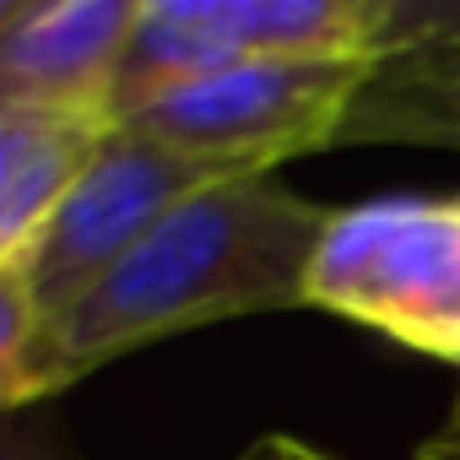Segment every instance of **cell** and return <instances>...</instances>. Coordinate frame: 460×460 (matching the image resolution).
I'll return each mask as SVG.
<instances>
[{
  "mask_svg": "<svg viewBox=\"0 0 460 460\" xmlns=\"http://www.w3.org/2000/svg\"><path fill=\"white\" fill-rule=\"evenodd\" d=\"M325 222L331 206L288 190L277 173L222 179L190 195L66 314L49 320L55 390L163 336L239 314L304 309Z\"/></svg>",
  "mask_w": 460,
  "mask_h": 460,
  "instance_id": "6da1fadb",
  "label": "cell"
},
{
  "mask_svg": "<svg viewBox=\"0 0 460 460\" xmlns=\"http://www.w3.org/2000/svg\"><path fill=\"white\" fill-rule=\"evenodd\" d=\"M304 309L460 368V195H379L331 211Z\"/></svg>",
  "mask_w": 460,
  "mask_h": 460,
  "instance_id": "7a4b0ae2",
  "label": "cell"
},
{
  "mask_svg": "<svg viewBox=\"0 0 460 460\" xmlns=\"http://www.w3.org/2000/svg\"><path fill=\"white\" fill-rule=\"evenodd\" d=\"M368 76L374 60L255 55L157 98L125 125L200 163H217L234 179H250V173H277L282 163L320 152L331 141H347Z\"/></svg>",
  "mask_w": 460,
  "mask_h": 460,
  "instance_id": "3957f363",
  "label": "cell"
},
{
  "mask_svg": "<svg viewBox=\"0 0 460 460\" xmlns=\"http://www.w3.org/2000/svg\"><path fill=\"white\" fill-rule=\"evenodd\" d=\"M222 179H234V173H222L217 163H200L136 125H114L103 152L82 173V184L66 195V206L33 239V250L17 266H0V271H17L22 288L33 293V304L55 320L114 261H125L173 206H184L190 195H200Z\"/></svg>",
  "mask_w": 460,
  "mask_h": 460,
  "instance_id": "277c9868",
  "label": "cell"
},
{
  "mask_svg": "<svg viewBox=\"0 0 460 460\" xmlns=\"http://www.w3.org/2000/svg\"><path fill=\"white\" fill-rule=\"evenodd\" d=\"M136 17L141 0H6L0 6V98L109 114Z\"/></svg>",
  "mask_w": 460,
  "mask_h": 460,
  "instance_id": "5b68a950",
  "label": "cell"
},
{
  "mask_svg": "<svg viewBox=\"0 0 460 460\" xmlns=\"http://www.w3.org/2000/svg\"><path fill=\"white\" fill-rule=\"evenodd\" d=\"M114 119L0 98V266H17L103 152Z\"/></svg>",
  "mask_w": 460,
  "mask_h": 460,
  "instance_id": "8992f818",
  "label": "cell"
},
{
  "mask_svg": "<svg viewBox=\"0 0 460 460\" xmlns=\"http://www.w3.org/2000/svg\"><path fill=\"white\" fill-rule=\"evenodd\" d=\"M255 55V0H141L136 33L109 93V119L125 125L157 98Z\"/></svg>",
  "mask_w": 460,
  "mask_h": 460,
  "instance_id": "52a82bcc",
  "label": "cell"
},
{
  "mask_svg": "<svg viewBox=\"0 0 460 460\" xmlns=\"http://www.w3.org/2000/svg\"><path fill=\"white\" fill-rule=\"evenodd\" d=\"M0 460H82V455L44 406H28L6 411V422H0Z\"/></svg>",
  "mask_w": 460,
  "mask_h": 460,
  "instance_id": "ba28073f",
  "label": "cell"
},
{
  "mask_svg": "<svg viewBox=\"0 0 460 460\" xmlns=\"http://www.w3.org/2000/svg\"><path fill=\"white\" fill-rule=\"evenodd\" d=\"M239 460H336V455L320 444H304L298 433H261Z\"/></svg>",
  "mask_w": 460,
  "mask_h": 460,
  "instance_id": "9c48e42d",
  "label": "cell"
},
{
  "mask_svg": "<svg viewBox=\"0 0 460 460\" xmlns=\"http://www.w3.org/2000/svg\"><path fill=\"white\" fill-rule=\"evenodd\" d=\"M417 460H460V401H455V411L417 444Z\"/></svg>",
  "mask_w": 460,
  "mask_h": 460,
  "instance_id": "30bf717a",
  "label": "cell"
}]
</instances>
